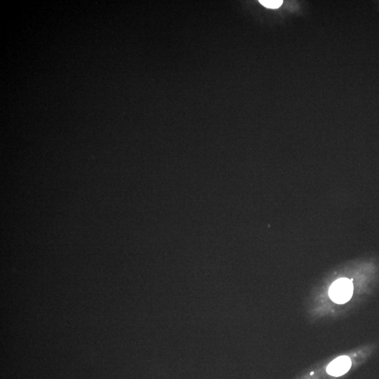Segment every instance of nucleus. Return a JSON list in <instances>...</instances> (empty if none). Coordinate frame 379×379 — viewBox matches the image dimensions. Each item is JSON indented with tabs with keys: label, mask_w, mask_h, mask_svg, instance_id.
<instances>
[{
	"label": "nucleus",
	"mask_w": 379,
	"mask_h": 379,
	"mask_svg": "<svg viewBox=\"0 0 379 379\" xmlns=\"http://www.w3.org/2000/svg\"><path fill=\"white\" fill-rule=\"evenodd\" d=\"M259 2L265 8L276 10V8H280L283 1L282 0H260Z\"/></svg>",
	"instance_id": "obj_3"
},
{
	"label": "nucleus",
	"mask_w": 379,
	"mask_h": 379,
	"mask_svg": "<svg viewBox=\"0 0 379 379\" xmlns=\"http://www.w3.org/2000/svg\"><path fill=\"white\" fill-rule=\"evenodd\" d=\"M354 284L347 278L335 281L330 288V296L336 304H345L350 300L354 294Z\"/></svg>",
	"instance_id": "obj_1"
},
{
	"label": "nucleus",
	"mask_w": 379,
	"mask_h": 379,
	"mask_svg": "<svg viewBox=\"0 0 379 379\" xmlns=\"http://www.w3.org/2000/svg\"><path fill=\"white\" fill-rule=\"evenodd\" d=\"M352 365L350 358L348 356H340L334 360L326 368L328 374L333 376H340L350 370Z\"/></svg>",
	"instance_id": "obj_2"
}]
</instances>
